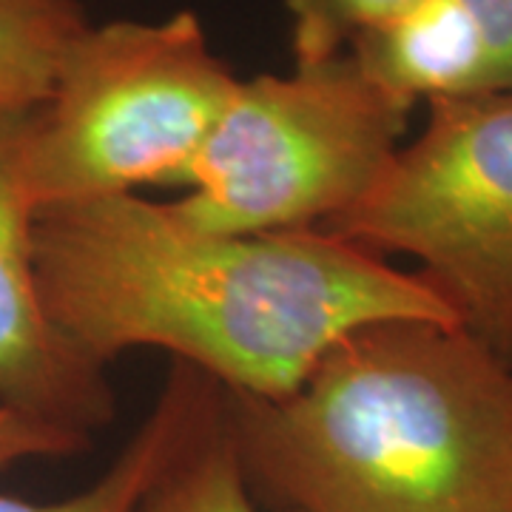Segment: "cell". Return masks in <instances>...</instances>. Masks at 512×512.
<instances>
[{"label":"cell","instance_id":"obj_1","mask_svg":"<svg viewBox=\"0 0 512 512\" xmlns=\"http://www.w3.org/2000/svg\"><path fill=\"white\" fill-rule=\"evenodd\" d=\"M43 305L89 365L165 350L228 393L276 399L353 330L453 322L419 274L325 228L225 234L143 194L35 214Z\"/></svg>","mask_w":512,"mask_h":512},{"label":"cell","instance_id":"obj_2","mask_svg":"<svg viewBox=\"0 0 512 512\" xmlns=\"http://www.w3.org/2000/svg\"><path fill=\"white\" fill-rule=\"evenodd\" d=\"M222 404L285 512H512V367L453 322L367 325L285 396Z\"/></svg>","mask_w":512,"mask_h":512},{"label":"cell","instance_id":"obj_3","mask_svg":"<svg viewBox=\"0 0 512 512\" xmlns=\"http://www.w3.org/2000/svg\"><path fill=\"white\" fill-rule=\"evenodd\" d=\"M237 86L191 9L89 23L29 111L20 171L35 214L185 185Z\"/></svg>","mask_w":512,"mask_h":512},{"label":"cell","instance_id":"obj_4","mask_svg":"<svg viewBox=\"0 0 512 512\" xmlns=\"http://www.w3.org/2000/svg\"><path fill=\"white\" fill-rule=\"evenodd\" d=\"M413 109L350 52L239 80L185 197L168 205L188 225L225 234L328 228L382 180Z\"/></svg>","mask_w":512,"mask_h":512},{"label":"cell","instance_id":"obj_5","mask_svg":"<svg viewBox=\"0 0 512 512\" xmlns=\"http://www.w3.org/2000/svg\"><path fill=\"white\" fill-rule=\"evenodd\" d=\"M339 237L419 262L458 325L512 367V92L441 97Z\"/></svg>","mask_w":512,"mask_h":512},{"label":"cell","instance_id":"obj_6","mask_svg":"<svg viewBox=\"0 0 512 512\" xmlns=\"http://www.w3.org/2000/svg\"><path fill=\"white\" fill-rule=\"evenodd\" d=\"M29 111H0V407L92 441L114 419V390L103 367L63 342L43 305L35 208L20 171Z\"/></svg>","mask_w":512,"mask_h":512},{"label":"cell","instance_id":"obj_7","mask_svg":"<svg viewBox=\"0 0 512 512\" xmlns=\"http://www.w3.org/2000/svg\"><path fill=\"white\" fill-rule=\"evenodd\" d=\"M384 92L419 100L484 92V43L461 0H419L348 49Z\"/></svg>","mask_w":512,"mask_h":512},{"label":"cell","instance_id":"obj_8","mask_svg":"<svg viewBox=\"0 0 512 512\" xmlns=\"http://www.w3.org/2000/svg\"><path fill=\"white\" fill-rule=\"evenodd\" d=\"M217 402L220 387L208 376L171 362L168 379L143 424L86 490L55 501L0 493V512H134Z\"/></svg>","mask_w":512,"mask_h":512},{"label":"cell","instance_id":"obj_9","mask_svg":"<svg viewBox=\"0 0 512 512\" xmlns=\"http://www.w3.org/2000/svg\"><path fill=\"white\" fill-rule=\"evenodd\" d=\"M86 26L77 0H0V111L37 109Z\"/></svg>","mask_w":512,"mask_h":512},{"label":"cell","instance_id":"obj_10","mask_svg":"<svg viewBox=\"0 0 512 512\" xmlns=\"http://www.w3.org/2000/svg\"><path fill=\"white\" fill-rule=\"evenodd\" d=\"M134 512H262L225 421L222 390L200 430Z\"/></svg>","mask_w":512,"mask_h":512},{"label":"cell","instance_id":"obj_11","mask_svg":"<svg viewBox=\"0 0 512 512\" xmlns=\"http://www.w3.org/2000/svg\"><path fill=\"white\" fill-rule=\"evenodd\" d=\"M419 0H285L296 66L339 57L356 37L404 15Z\"/></svg>","mask_w":512,"mask_h":512},{"label":"cell","instance_id":"obj_12","mask_svg":"<svg viewBox=\"0 0 512 512\" xmlns=\"http://www.w3.org/2000/svg\"><path fill=\"white\" fill-rule=\"evenodd\" d=\"M92 441L77 439L72 433H63L55 427L20 419L0 407V473L37 458H63L83 453Z\"/></svg>","mask_w":512,"mask_h":512},{"label":"cell","instance_id":"obj_13","mask_svg":"<svg viewBox=\"0 0 512 512\" xmlns=\"http://www.w3.org/2000/svg\"><path fill=\"white\" fill-rule=\"evenodd\" d=\"M484 43V92H512V0H461Z\"/></svg>","mask_w":512,"mask_h":512}]
</instances>
